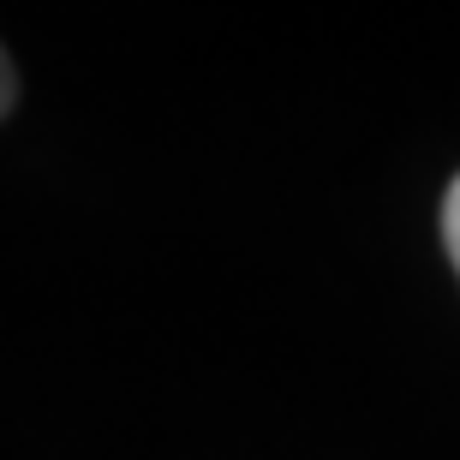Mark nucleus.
Returning a JSON list of instances; mask_svg holds the SVG:
<instances>
[{
	"mask_svg": "<svg viewBox=\"0 0 460 460\" xmlns=\"http://www.w3.org/2000/svg\"><path fill=\"white\" fill-rule=\"evenodd\" d=\"M443 239H448V257H455V270H460V180L443 198Z\"/></svg>",
	"mask_w": 460,
	"mask_h": 460,
	"instance_id": "f257e3e1",
	"label": "nucleus"
},
{
	"mask_svg": "<svg viewBox=\"0 0 460 460\" xmlns=\"http://www.w3.org/2000/svg\"><path fill=\"white\" fill-rule=\"evenodd\" d=\"M6 108H13V60L0 54V114H6Z\"/></svg>",
	"mask_w": 460,
	"mask_h": 460,
	"instance_id": "f03ea898",
	"label": "nucleus"
}]
</instances>
